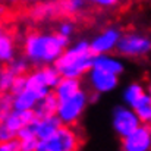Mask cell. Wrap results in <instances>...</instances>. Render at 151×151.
<instances>
[{
	"mask_svg": "<svg viewBox=\"0 0 151 151\" xmlns=\"http://www.w3.org/2000/svg\"><path fill=\"white\" fill-rule=\"evenodd\" d=\"M35 120V113L32 110H16L13 109L0 122V142L16 139L18 132L29 126Z\"/></svg>",
	"mask_w": 151,
	"mask_h": 151,
	"instance_id": "cell-7",
	"label": "cell"
},
{
	"mask_svg": "<svg viewBox=\"0 0 151 151\" xmlns=\"http://www.w3.org/2000/svg\"><path fill=\"white\" fill-rule=\"evenodd\" d=\"M88 3L97 7H101V9H111L119 3V0H88Z\"/></svg>",
	"mask_w": 151,
	"mask_h": 151,
	"instance_id": "cell-29",
	"label": "cell"
},
{
	"mask_svg": "<svg viewBox=\"0 0 151 151\" xmlns=\"http://www.w3.org/2000/svg\"><path fill=\"white\" fill-rule=\"evenodd\" d=\"M16 139L19 141V148H21V151H37L38 142H40V139L35 137L31 125L27 126V128H24L22 131H19Z\"/></svg>",
	"mask_w": 151,
	"mask_h": 151,
	"instance_id": "cell-19",
	"label": "cell"
},
{
	"mask_svg": "<svg viewBox=\"0 0 151 151\" xmlns=\"http://www.w3.org/2000/svg\"><path fill=\"white\" fill-rule=\"evenodd\" d=\"M141 125L142 123L132 107H128L125 104H119V106L113 107V110H111V128L120 139L128 137L129 134H132Z\"/></svg>",
	"mask_w": 151,
	"mask_h": 151,
	"instance_id": "cell-8",
	"label": "cell"
},
{
	"mask_svg": "<svg viewBox=\"0 0 151 151\" xmlns=\"http://www.w3.org/2000/svg\"><path fill=\"white\" fill-rule=\"evenodd\" d=\"M122 35L123 34L117 27H107L91 38L90 41L91 50L96 56L97 54H111L113 51H117V46H119Z\"/></svg>",
	"mask_w": 151,
	"mask_h": 151,
	"instance_id": "cell-9",
	"label": "cell"
},
{
	"mask_svg": "<svg viewBox=\"0 0 151 151\" xmlns=\"http://www.w3.org/2000/svg\"><path fill=\"white\" fill-rule=\"evenodd\" d=\"M122 151H151V126L141 125L122 138Z\"/></svg>",
	"mask_w": 151,
	"mask_h": 151,
	"instance_id": "cell-11",
	"label": "cell"
},
{
	"mask_svg": "<svg viewBox=\"0 0 151 151\" xmlns=\"http://www.w3.org/2000/svg\"><path fill=\"white\" fill-rule=\"evenodd\" d=\"M94 57L96 54L91 50L90 41L79 40L63 51V54L56 60L54 66L62 78L81 79L93 69Z\"/></svg>",
	"mask_w": 151,
	"mask_h": 151,
	"instance_id": "cell-2",
	"label": "cell"
},
{
	"mask_svg": "<svg viewBox=\"0 0 151 151\" xmlns=\"http://www.w3.org/2000/svg\"><path fill=\"white\" fill-rule=\"evenodd\" d=\"M117 53L128 59H141L151 53V37L144 32L129 31L125 32L119 41Z\"/></svg>",
	"mask_w": 151,
	"mask_h": 151,
	"instance_id": "cell-6",
	"label": "cell"
},
{
	"mask_svg": "<svg viewBox=\"0 0 151 151\" xmlns=\"http://www.w3.org/2000/svg\"><path fill=\"white\" fill-rule=\"evenodd\" d=\"M75 29H76V27H75L73 21H70V19H63L62 22H59V25H57V28H56V32L69 40V38L75 34Z\"/></svg>",
	"mask_w": 151,
	"mask_h": 151,
	"instance_id": "cell-26",
	"label": "cell"
},
{
	"mask_svg": "<svg viewBox=\"0 0 151 151\" xmlns=\"http://www.w3.org/2000/svg\"><path fill=\"white\" fill-rule=\"evenodd\" d=\"M60 15L59 3H38L31 9V18L35 21H49Z\"/></svg>",
	"mask_w": 151,
	"mask_h": 151,
	"instance_id": "cell-18",
	"label": "cell"
},
{
	"mask_svg": "<svg viewBox=\"0 0 151 151\" xmlns=\"http://www.w3.org/2000/svg\"><path fill=\"white\" fill-rule=\"evenodd\" d=\"M145 88H147V93H148V96L151 97V79L147 82V85H145Z\"/></svg>",
	"mask_w": 151,
	"mask_h": 151,
	"instance_id": "cell-30",
	"label": "cell"
},
{
	"mask_svg": "<svg viewBox=\"0 0 151 151\" xmlns=\"http://www.w3.org/2000/svg\"><path fill=\"white\" fill-rule=\"evenodd\" d=\"M81 135L75 126L62 125L53 135L38 142L37 151H79Z\"/></svg>",
	"mask_w": 151,
	"mask_h": 151,
	"instance_id": "cell-3",
	"label": "cell"
},
{
	"mask_svg": "<svg viewBox=\"0 0 151 151\" xmlns=\"http://www.w3.org/2000/svg\"><path fill=\"white\" fill-rule=\"evenodd\" d=\"M15 78L7 68H0V93H10Z\"/></svg>",
	"mask_w": 151,
	"mask_h": 151,
	"instance_id": "cell-25",
	"label": "cell"
},
{
	"mask_svg": "<svg viewBox=\"0 0 151 151\" xmlns=\"http://www.w3.org/2000/svg\"><path fill=\"white\" fill-rule=\"evenodd\" d=\"M54 1H63V0H54Z\"/></svg>",
	"mask_w": 151,
	"mask_h": 151,
	"instance_id": "cell-32",
	"label": "cell"
},
{
	"mask_svg": "<svg viewBox=\"0 0 151 151\" xmlns=\"http://www.w3.org/2000/svg\"><path fill=\"white\" fill-rule=\"evenodd\" d=\"M82 90V82L81 79H75V78H62L59 81V84L54 87L53 93L57 97V100H66L72 96H75L76 93H79Z\"/></svg>",
	"mask_w": 151,
	"mask_h": 151,
	"instance_id": "cell-15",
	"label": "cell"
},
{
	"mask_svg": "<svg viewBox=\"0 0 151 151\" xmlns=\"http://www.w3.org/2000/svg\"><path fill=\"white\" fill-rule=\"evenodd\" d=\"M0 151H21V148H19V141L18 139L1 141L0 142Z\"/></svg>",
	"mask_w": 151,
	"mask_h": 151,
	"instance_id": "cell-28",
	"label": "cell"
},
{
	"mask_svg": "<svg viewBox=\"0 0 151 151\" xmlns=\"http://www.w3.org/2000/svg\"><path fill=\"white\" fill-rule=\"evenodd\" d=\"M25 76H27V75H24V76H16V78H15L13 85H12V90H10V94H12V96H15V94L21 93V91L25 88V84H27Z\"/></svg>",
	"mask_w": 151,
	"mask_h": 151,
	"instance_id": "cell-27",
	"label": "cell"
},
{
	"mask_svg": "<svg viewBox=\"0 0 151 151\" xmlns=\"http://www.w3.org/2000/svg\"><path fill=\"white\" fill-rule=\"evenodd\" d=\"M134 110L138 114L142 125L151 126V97L148 96V93L134 106Z\"/></svg>",
	"mask_w": 151,
	"mask_h": 151,
	"instance_id": "cell-21",
	"label": "cell"
},
{
	"mask_svg": "<svg viewBox=\"0 0 151 151\" xmlns=\"http://www.w3.org/2000/svg\"><path fill=\"white\" fill-rule=\"evenodd\" d=\"M62 126V122L59 120L57 116H50V117H35V120L31 123V128L35 134V137L41 141L53 135L59 128Z\"/></svg>",
	"mask_w": 151,
	"mask_h": 151,
	"instance_id": "cell-13",
	"label": "cell"
},
{
	"mask_svg": "<svg viewBox=\"0 0 151 151\" xmlns=\"http://www.w3.org/2000/svg\"><path fill=\"white\" fill-rule=\"evenodd\" d=\"M93 68H97L104 72L117 75V76H120L125 72V63H123L122 57L117 54H113V53L111 54H97L94 57Z\"/></svg>",
	"mask_w": 151,
	"mask_h": 151,
	"instance_id": "cell-12",
	"label": "cell"
},
{
	"mask_svg": "<svg viewBox=\"0 0 151 151\" xmlns=\"http://www.w3.org/2000/svg\"><path fill=\"white\" fill-rule=\"evenodd\" d=\"M145 94H147L145 85H142V84L138 82V81L129 82V84L122 90V104H125V106L134 109V106L141 100Z\"/></svg>",
	"mask_w": 151,
	"mask_h": 151,
	"instance_id": "cell-16",
	"label": "cell"
},
{
	"mask_svg": "<svg viewBox=\"0 0 151 151\" xmlns=\"http://www.w3.org/2000/svg\"><path fill=\"white\" fill-rule=\"evenodd\" d=\"M15 43L10 35H3L0 38V63H9L15 59Z\"/></svg>",
	"mask_w": 151,
	"mask_h": 151,
	"instance_id": "cell-22",
	"label": "cell"
},
{
	"mask_svg": "<svg viewBox=\"0 0 151 151\" xmlns=\"http://www.w3.org/2000/svg\"><path fill=\"white\" fill-rule=\"evenodd\" d=\"M41 99L43 97L37 91L25 87L21 93L13 96V107L16 110H32L34 111L35 106L38 104V101Z\"/></svg>",
	"mask_w": 151,
	"mask_h": 151,
	"instance_id": "cell-14",
	"label": "cell"
},
{
	"mask_svg": "<svg viewBox=\"0 0 151 151\" xmlns=\"http://www.w3.org/2000/svg\"><path fill=\"white\" fill-rule=\"evenodd\" d=\"M69 47V40L57 32L32 31L29 32L22 44L24 57L34 66L54 65L56 60Z\"/></svg>",
	"mask_w": 151,
	"mask_h": 151,
	"instance_id": "cell-1",
	"label": "cell"
},
{
	"mask_svg": "<svg viewBox=\"0 0 151 151\" xmlns=\"http://www.w3.org/2000/svg\"><path fill=\"white\" fill-rule=\"evenodd\" d=\"M90 101H91L90 94L82 88L75 96H72V97H69L66 100L59 101V107H57L56 116L59 117L62 125L75 126L79 122V119L82 117L84 111L87 110Z\"/></svg>",
	"mask_w": 151,
	"mask_h": 151,
	"instance_id": "cell-4",
	"label": "cell"
},
{
	"mask_svg": "<svg viewBox=\"0 0 151 151\" xmlns=\"http://www.w3.org/2000/svg\"><path fill=\"white\" fill-rule=\"evenodd\" d=\"M119 78L120 76L104 72L97 68H93L87 75L88 85L91 91L94 93V96H104V94L113 93L119 87Z\"/></svg>",
	"mask_w": 151,
	"mask_h": 151,
	"instance_id": "cell-10",
	"label": "cell"
},
{
	"mask_svg": "<svg viewBox=\"0 0 151 151\" xmlns=\"http://www.w3.org/2000/svg\"><path fill=\"white\" fill-rule=\"evenodd\" d=\"M3 35H6V32H4V28H3V25H0V38H1Z\"/></svg>",
	"mask_w": 151,
	"mask_h": 151,
	"instance_id": "cell-31",
	"label": "cell"
},
{
	"mask_svg": "<svg viewBox=\"0 0 151 151\" xmlns=\"http://www.w3.org/2000/svg\"><path fill=\"white\" fill-rule=\"evenodd\" d=\"M57 107H59V100L54 96V93L51 91L47 96H44L41 100L38 101V104L34 109L35 117H50L56 116L57 113Z\"/></svg>",
	"mask_w": 151,
	"mask_h": 151,
	"instance_id": "cell-17",
	"label": "cell"
},
{
	"mask_svg": "<svg viewBox=\"0 0 151 151\" xmlns=\"http://www.w3.org/2000/svg\"><path fill=\"white\" fill-rule=\"evenodd\" d=\"M87 4H88V0H63V1H59L60 15H66V16L79 15L85 10Z\"/></svg>",
	"mask_w": 151,
	"mask_h": 151,
	"instance_id": "cell-20",
	"label": "cell"
},
{
	"mask_svg": "<svg viewBox=\"0 0 151 151\" xmlns=\"http://www.w3.org/2000/svg\"><path fill=\"white\" fill-rule=\"evenodd\" d=\"M25 79H27L25 84L27 88H31L37 91L41 97H44L54 90V87L59 84L62 76L54 65H49V66L35 68L34 70L28 72Z\"/></svg>",
	"mask_w": 151,
	"mask_h": 151,
	"instance_id": "cell-5",
	"label": "cell"
},
{
	"mask_svg": "<svg viewBox=\"0 0 151 151\" xmlns=\"http://www.w3.org/2000/svg\"><path fill=\"white\" fill-rule=\"evenodd\" d=\"M13 96L10 93H0V122L13 110Z\"/></svg>",
	"mask_w": 151,
	"mask_h": 151,
	"instance_id": "cell-24",
	"label": "cell"
},
{
	"mask_svg": "<svg viewBox=\"0 0 151 151\" xmlns=\"http://www.w3.org/2000/svg\"><path fill=\"white\" fill-rule=\"evenodd\" d=\"M28 60L25 59V57H19V59H13L12 62H9L7 63V69H9V72L12 73V75H15V76H24V75H27L28 73Z\"/></svg>",
	"mask_w": 151,
	"mask_h": 151,
	"instance_id": "cell-23",
	"label": "cell"
}]
</instances>
